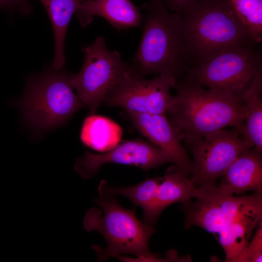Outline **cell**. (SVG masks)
<instances>
[{
    "label": "cell",
    "instance_id": "1",
    "mask_svg": "<svg viewBox=\"0 0 262 262\" xmlns=\"http://www.w3.org/2000/svg\"><path fill=\"white\" fill-rule=\"evenodd\" d=\"M174 88L176 95L166 115L188 145L228 127L242 134L246 114L244 102L184 79L177 81Z\"/></svg>",
    "mask_w": 262,
    "mask_h": 262
},
{
    "label": "cell",
    "instance_id": "2",
    "mask_svg": "<svg viewBox=\"0 0 262 262\" xmlns=\"http://www.w3.org/2000/svg\"><path fill=\"white\" fill-rule=\"evenodd\" d=\"M177 13L189 68L227 50L255 44L227 0H196Z\"/></svg>",
    "mask_w": 262,
    "mask_h": 262
},
{
    "label": "cell",
    "instance_id": "3",
    "mask_svg": "<svg viewBox=\"0 0 262 262\" xmlns=\"http://www.w3.org/2000/svg\"><path fill=\"white\" fill-rule=\"evenodd\" d=\"M141 42L131 68L145 77L164 75L177 81L182 79L189 62L178 13L169 10L162 0H149Z\"/></svg>",
    "mask_w": 262,
    "mask_h": 262
},
{
    "label": "cell",
    "instance_id": "4",
    "mask_svg": "<svg viewBox=\"0 0 262 262\" xmlns=\"http://www.w3.org/2000/svg\"><path fill=\"white\" fill-rule=\"evenodd\" d=\"M95 201L102 211L96 207L88 210L83 226L87 231L99 232L106 242L104 249H97L100 260L131 254L137 257L134 260L165 261V259L159 258L149 249V241L155 229L140 220L134 209L123 208L114 196L99 197Z\"/></svg>",
    "mask_w": 262,
    "mask_h": 262
},
{
    "label": "cell",
    "instance_id": "5",
    "mask_svg": "<svg viewBox=\"0 0 262 262\" xmlns=\"http://www.w3.org/2000/svg\"><path fill=\"white\" fill-rule=\"evenodd\" d=\"M256 45L227 50L190 67L183 79L244 102L247 92L262 72V54Z\"/></svg>",
    "mask_w": 262,
    "mask_h": 262
},
{
    "label": "cell",
    "instance_id": "6",
    "mask_svg": "<svg viewBox=\"0 0 262 262\" xmlns=\"http://www.w3.org/2000/svg\"><path fill=\"white\" fill-rule=\"evenodd\" d=\"M53 70L33 80L22 101L25 118L33 126L42 129L64 124L85 106L69 83L70 74Z\"/></svg>",
    "mask_w": 262,
    "mask_h": 262
},
{
    "label": "cell",
    "instance_id": "7",
    "mask_svg": "<svg viewBox=\"0 0 262 262\" xmlns=\"http://www.w3.org/2000/svg\"><path fill=\"white\" fill-rule=\"evenodd\" d=\"M84 62L80 71L69 75V83L81 100L89 109V115L95 114L110 90L131 68L116 50L106 46L105 38L98 36L82 49Z\"/></svg>",
    "mask_w": 262,
    "mask_h": 262
},
{
    "label": "cell",
    "instance_id": "8",
    "mask_svg": "<svg viewBox=\"0 0 262 262\" xmlns=\"http://www.w3.org/2000/svg\"><path fill=\"white\" fill-rule=\"evenodd\" d=\"M193 160L190 179L196 188L215 186L231 164L253 145L237 129H221L188 145Z\"/></svg>",
    "mask_w": 262,
    "mask_h": 262
},
{
    "label": "cell",
    "instance_id": "9",
    "mask_svg": "<svg viewBox=\"0 0 262 262\" xmlns=\"http://www.w3.org/2000/svg\"><path fill=\"white\" fill-rule=\"evenodd\" d=\"M177 82L164 75L146 79L134 72L131 66L121 80L108 92L104 102L127 112L166 114L174 97L170 90Z\"/></svg>",
    "mask_w": 262,
    "mask_h": 262
},
{
    "label": "cell",
    "instance_id": "10",
    "mask_svg": "<svg viewBox=\"0 0 262 262\" xmlns=\"http://www.w3.org/2000/svg\"><path fill=\"white\" fill-rule=\"evenodd\" d=\"M194 198L183 203L185 211V227H199L219 235L245 208L239 197L221 193L215 186L196 188Z\"/></svg>",
    "mask_w": 262,
    "mask_h": 262
},
{
    "label": "cell",
    "instance_id": "11",
    "mask_svg": "<svg viewBox=\"0 0 262 262\" xmlns=\"http://www.w3.org/2000/svg\"><path fill=\"white\" fill-rule=\"evenodd\" d=\"M168 162L172 163L171 159L164 151L146 141L132 139L120 142L103 153L85 152L77 159L75 169L82 178L89 179L106 164L133 165L147 171Z\"/></svg>",
    "mask_w": 262,
    "mask_h": 262
},
{
    "label": "cell",
    "instance_id": "12",
    "mask_svg": "<svg viewBox=\"0 0 262 262\" xmlns=\"http://www.w3.org/2000/svg\"><path fill=\"white\" fill-rule=\"evenodd\" d=\"M125 115L151 144L166 152L172 163L181 172L187 176L191 174L192 160L182 144L181 134L170 122L165 114L125 112Z\"/></svg>",
    "mask_w": 262,
    "mask_h": 262
},
{
    "label": "cell",
    "instance_id": "13",
    "mask_svg": "<svg viewBox=\"0 0 262 262\" xmlns=\"http://www.w3.org/2000/svg\"><path fill=\"white\" fill-rule=\"evenodd\" d=\"M75 14L82 28L89 25L96 16L118 30L140 27L142 22L139 8L130 0H82Z\"/></svg>",
    "mask_w": 262,
    "mask_h": 262
},
{
    "label": "cell",
    "instance_id": "14",
    "mask_svg": "<svg viewBox=\"0 0 262 262\" xmlns=\"http://www.w3.org/2000/svg\"><path fill=\"white\" fill-rule=\"evenodd\" d=\"M254 147L240 155L228 167L221 177L219 192L237 195L247 192L262 190V156Z\"/></svg>",
    "mask_w": 262,
    "mask_h": 262
},
{
    "label": "cell",
    "instance_id": "15",
    "mask_svg": "<svg viewBox=\"0 0 262 262\" xmlns=\"http://www.w3.org/2000/svg\"><path fill=\"white\" fill-rule=\"evenodd\" d=\"M196 189L188 176L175 165L171 166L161 177L152 205L143 212V221L153 226L164 209L175 203L189 201L194 198Z\"/></svg>",
    "mask_w": 262,
    "mask_h": 262
},
{
    "label": "cell",
    "instance_id": "16",
    "mask_svg": "<svg viewBox=\"0 0 262 262\" xmlns=\"http://www.w3.org/2000/svg\"><path fill=\"white\" fill-rule=\"evenodd\" d=\"M262 219V201L242 213L225 230L218 235L219 242L228 262L247 244Z\"/></svg>",
    "mask_w": 262,
    "mask_h": 262
},
{
    "label": "cell",
    "instance_id": "17",
    "mask_svg": "<svg viewBox=\"0 0 262 262\" xmlns=\"http://www.w3.org/2000/svg\"><path fill=\"white\" fill-rule=\"evenodd\" d=\"M122 134V129L117 123L105 116L94 114L84 119L80 138L89 147L105 152L121 142Z\"/></svg>",
    "mask_w": 262,
    "mask_h": 262
},
{
    "label": "cell",
    "instance_id": "18",
    "mask_svg": "<svg viewBox=\"0 0 262 262\" xmlns=\"http://www.w3.org/2000/svg\"><path fill=\"white\" fill-rule=\"evenodd\" d=\"M46 8L53 28L55 54L53 68L60 70L66 64L64 44L71 18L82 0H38Z\"/></svg>",
    "mask_w": 262,
    "mask_h": 262
},
{
    "label": "cell",
    "instance_id": "19",
    "mask_svg": "<svg viewBox=\"0 0 262 262\" xmlns=\"http://www.w3.org/2000/svg\"><path fill=\"white\" fill-rule=\"evenodd\" d=\"M262 72L256 77L247 92L244 102L246 107L242 134L257 150H262Z\"/></svg>",
    "mask_w": 262,
    "mask_h": 262
},
{
    "label": "cell",
    "instance_id": "20",
    "mask_svg": "<svg viewBox=\"0 0 262 262\" xmlns=\"http://www.w3.org/2000/svg\"><path fill=\"white\" fill-rule=\"evenodd\" d=\"M161 180V177L148 178L136 185L121 187L112 186L102 180L98 188L99 197L124 196L145 212L154 201Z\"/></svg>",
    "mask_w": 262,
    "mask_h": 262
},
{
    "label": "cell",
    "instance_id": "21",
    "mask_svg": "<svg viewBox=\"0 0 262 262\" xmlns=\"http://www.w3.org/2000/svg\"><path fill=\"white\" fill-rule=\"evenodd\" d=\"M250 39L262 41V0H227Z\"/></svg>",
    "mask_w": 262,
    "mask_h": 262
},
{
    "label": "cell",
    "instance_id": "22",
    "mask_svg": "<svg viewBox=\"0 0 262 262\" xmlns=\"http://www.w3.org/2000/svg\"><path fill=\"white\" fill-rule=\"evenodd\" d=\"M229 262H262V224L257 225L255 233L245 247Z\"/></svg>",
    "mask_w": 262,
    "mask_h": 262
},
{
    "label": "cell",
    "instance_id": "23",
    "mask_svg": "<svg viewBox=\"0 0 262 262\" xmlns=\"http://www.w3.org/2000/svg\"><path fill=\"white\" fill-rule=\"evenodd\" d=\"M31 0H0V9H16L26 13Z\"/></svg>",
    "mask_w": 262,
    "mask_h": 262
},
{
    "label": "cell",
    "instance_id": "24",
    "mask_svg": "<svg viewBox=\"0 0 262 262\" xmlns=\"http://www.w3.org/2000/svg\"><path fill=\"white\" fill-rule=\"evenodd\" d=\"M167 8L171 12H178L188 4L198 0H162Z\"/></svg>",
    "mask_w": 262,
    "mask_h": 262
}]
</instances>
